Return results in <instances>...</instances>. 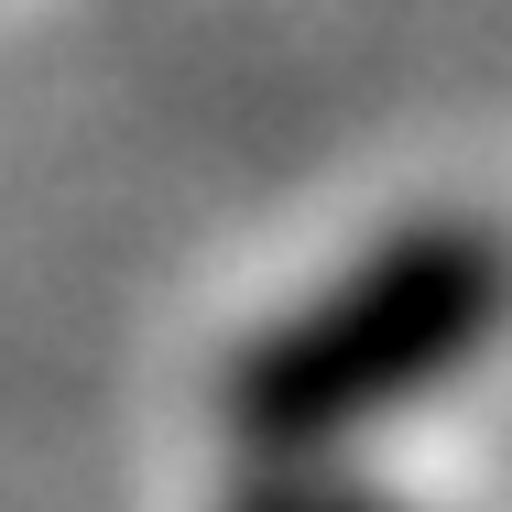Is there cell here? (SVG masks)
<instances>
[{
  "label": "cell",
  "instance_id": "obj_2",
  "mask_svg": "<svg viewBox=\"0 0 512 512\" xmlns=\"http://www.w3.org/2000/svg\"><path fill=\"white\" fill-rule=\"evenodd\" d=\"M218 512H414V502L349 480L338 458H251V469L218 491Z\"/></svg>",
  "mask_w": 512,
  "mask_h": 512
},
{
  "label": "cell",
  "instance_id": "obj_1",
  "mask_svg": "<svg viewBox=\"0 0 512 512\" xmlns=\"http://www.w3.org/2000/svg\"><path fill=\"white\" fill-rule=\"evenodd\" d=\"M502 327L512 229L480 207H414L218 360V425L240 458H338L404 404L469 382Z\"/></svg>",
  "mask_w": 512,
  "mask_h": 512
}]
</instances>
